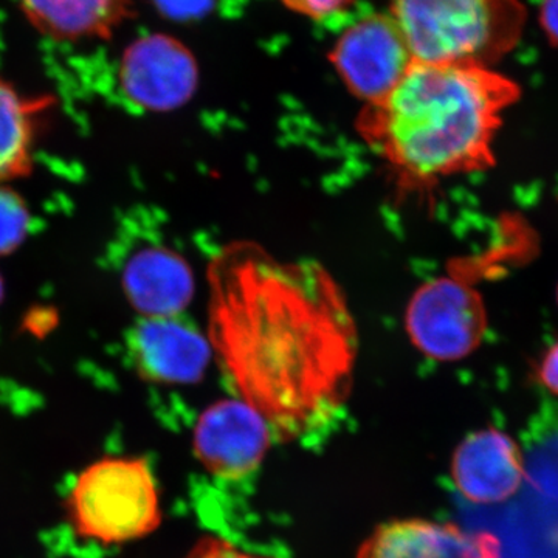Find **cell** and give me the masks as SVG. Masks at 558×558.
Wrapping results in <instances>:
<instances>
[{
  "mask_svg": "<svg viewBox=\"0 0 558 558\" xmlns=\"http://www.w3.org/2000/svg\"><path fill=\"white\" fill-rule=\"evenodd\" d=\"M208 341L234 398L279 442L310 444L347 411L359 330L318 260H282L255 242L220 248L208 269Z\"/></svg>",
  "mask_w": 558,
  "mask_h": 558,
  "instance_id": "cell-1",
  "label": "cell"
},
{
  "mask_svg": "<svg viewBox=\"0 0 558 558\" xmlns=\"http://www.w3.org/2000/svg\"><path fill=\"white\" fill-rule=\"evenodd\" d=\"M519 98V84L490 68L414 61L387 97L363 105L357 130L396 189L424 194L494 167L502 113Z\"/></svg>",
  "mask_w": 558,
  "mask_h": 558,
  "instance_id": "cell-2",
  "label": "cell"
},
{
  "mask_svg": "<svg viewBox=\"0 0 558 558\" xmlns=\"http://www.w3.org/2000/svg\"><path fill=\"white\" fill-rule=\"evenodd\" d=\"M416 62L490 68L519 44L526 24L520 0H392Z\"/></svg>",
  "mask_w": 558,
  "mask_h": 558,
  "instance_id": "cell-3",
  "label": "cell"
},
{
  "mask_svg": "<svg viewBox=\"0 0 558 558\" xmlns=\"http://www.w3.org/2000/svg\"><path fill=\"white\" fill-rule=\"evenodd\" d=\"M78 537L101 546L138 542L159 529V483L148 459L106 457L81 470L68 497Z\"/></svg>",
  "mask_w": 558,
  "mask_h": 558,
  "instance_id": "cell-4",
  "label": "cell"
},
{
  "mask_svg": "<svg viewBox=\"0 0 558 558\" xmlns=\"http://www.w3.org/2000/svg\"><path fill=\"white\" fill-rule=\"evenodd\" d=\"M117 83L134 108L171 112L196 94L199 65L182 40L167 33H149L132 40L121 53Z\"/></svg>",
  "mask_w": 558,
  "mask_h": 558,
  "instance_id": "cell-5",
  "label": "cell"
},
{
  "mask_svg": "<svg viewBox=\"0 0 558 558\" xmlns=\"http://www.w3.org/2000/svg\"><path fill=\"white\" fill-rule=\"evenodd\" d=\"M329 58L344 86L363 105L387 97L414 62L389 13L369 14L355 22L341 33Z\"/></svg>",
  "mask_w": 558,
  "mask_h": 558,
  "instance_id": "cell-6",
  "label": "cell"
},
{
  "mask_svg": "<svg viewBox=\"0 0 558 558\" xmlns=\"http://www.w3.org/2000/svg\"><path fill=\"white\" fill-rule=\"evenodd\" d=\"M407 328L414 347L442 362L464 359L484 336V304L475 290L439 279L411 300Z\"/></svg>",
  "mask_w": 558,
  "mask_h": 558,
  "instance_id": "cell-7",
  "label": "cell"
},
{
  "mask_svg": "<svg viewBox=\"0 0 558 558\" xmlns=\"http://www.w3.org/2000/svg\"><path fill=\"white\" fill-rule=\"evenodd\" d=\"M269 425L244 400H218L197 418L193 450L208 473L223 481L253 475L270 449Z\"/></svg>",
  "mask_w": 558,
  "mask_h": 558,
  "instance_id": "cell-8",
  "label": "cell"
},
{
  "mask_svg": "<svg viewBox=\"0 0 558 558\" xmlns=\"http://www.w3.org/2000/svg\"><path fill=\"white\" fill-rule=\"evenodd\" d=\"M128 343L135 368L153 384H197L213 360L208 337L182 315L143 317Z\"/></svg>",
  "mask_w": 558,
  "mask_h": 558,
  "instance_id": "cell-9",
  "label": "cell"
},
{
  "mask_svg": "<svg viewBox=\"0 0 558 558\" xmlns=\"http://www.w3.org/2000/svg\"><path fill=\"white\" fill-rule=\"evenodd\" d=\"M451 476L459 494L476 505L512 498L524 480L523 454L506 433L487 428L462 440L454 451Z\"/></svg>",
  "mask_w": 558,
  "mask_h": 558,
  "instance_id": "cell-10",
  "label": "cell"
},
{
  "mask_svg": "<svg viewBox=\"0 0 558 558\" xmlns=\"http://www.w3.org/2000/svg\"><path fill=\"white\" fill-rule=\"evenodd\" d=\"M357 558H501L498 539L451 523L398 520L381 524L360 546Z\"/></svg>",
  "mask_w": 558,
  "mask_h": 558,
  "instance_id": "cell-11",
  "label": "cell"
},
{
  "mask_svg": "<svg viewBox=\"0 0 558 558\" xmlns=\"http://www.w3.org/2000/svg\"><path fill=\"white\" fill-rule=\"evenodd\" d=\"M135 0H16L40 36L60 44L101 43L123 27Z\"/></svg>",
  "mask_w": 558,
  "mask_h": 558,
  "instance_id": "cell-12",
  "label": "cell"
},
{
  "mask_svg": "<svg viewBox=\"0 0 558 558\" xmlns=\"http://www.w3.org/2000/svg\"><path fill=\"white\" fill-rule=\"evenodd\" d=\"M128 300L143 317L182 314L194 292L189 264L165 247H146L135 253L123 271Z\"/></svg>",
  "mask_w": 558,
  "mask_h": 558,
  "instance_id": "cell-13",
  "label": "cell"
},
{
  "mask_svg": "<svg viewBox=\"0 0 558 558\" xmlns=\"http://www.w3.org/2000/svg\"><path fill=\"white\" fill-rule=\"evenodd\" d=\"M50 98L27 97L0 76V183L31 171L40 113Z\"/></svg>",
  "mask_w": 558,
  "mask_h": 558,
  "instance_id": "cell-14",
  "label": "cell"
},
{
  "mask_svg": "<svg viewBox=\"0 0 558 558\" xmlns=\"http://www.w3.org/2000/svg\"><path fill=\"white\" fill-rule=\"evenodd\" d=\"M28 229V211L14 191L0 186V255L13 252L24 241Z\"/></svg>",
  "mask_w": 558,
  "mask_h": 558,
  "instance_id": "cell-15",
  "label": "cell"
},
{
  "mask_svg": "<svg viewBox=\"0 0 558 558\" xmlns=\"http://www.w3.org/2000/svg\"><path fill=\"white\" fill-rule=\"evenodd\" d=\"M160 16L175 22L202 20L215 10L218 0H150Z\"/></svg>",
  "mask_w": 558,
  "mask_h": 558,
  "instance_id": "cell-16",
  "label": "cell"
},
{
  "mask_svg": "<svg viewBox=\"0 0 558 558\" xmlns=\"http://www.w3.org/2000/svg\"><path fill=\"white\" fill-rule=\"evenodd\" d=\"M185 558H277L238 548L226 538L204 537Z\"/></svg>",
  "mask_w": 558,
  "mask_h": 558,
  "instance_id": "cell-17",
  "label": "cell"
},
{
  "mask_svg": "<svg viewBox=\"0 0 558 558\" xmlns=\"http://www.w3.org/2000/svg\"><path fill=\"white\" fill-rule=\"evenodd\" d=\"M288 9L312 20H325L347 9L354 0H281Z\"/></svg>",
  "mask_w": 558,
  "mask_h": 558,
  "instance_id": "cell-18",
  "label": "cell"
},
{
  "mask_svg": "<svg viewBox=\"0 0 558 558\" xmlns=\"http://www.w3.org/2000/svg\"><path fill=\"white\" fill-rule=\"evenodd\" d=\"M538 377L553 395L558 396V341L539 363Z\"/></svg>",
  "mask_w": 558,
  "mask_h": 558,
  "instance_id": "cell-19",
  "label": "cell"
},
{
  "mask_svg": "<svg viewBox=\"0 0 558 558\" xmlns=\"http://www.w3.org/2000/svg\"><path fill=\"white\" fill-rule=\"evenodd\" d=\"M539 22L546 38L558 49V0H543L539 7Z\"/></svg>",
  "mask_w": 558,
  "mask_h": 558,
  "instance_id": "cell-20",
  "label": "cell"
},
{
  "mask_svg": "<svg viewBox=\"0 0 558 558\" xmlns=\"http://www.w3.org/2000/svg\"><path fill=\"white\" fill-rule=\"evenodd\" d=\"M0 296H2V281H0Z\"/></svg>",
  "mask_w": 558,
  "mask_h": 558,
  "instance_id": "cell-21",
  "label": "cell"
}]
</instances>
